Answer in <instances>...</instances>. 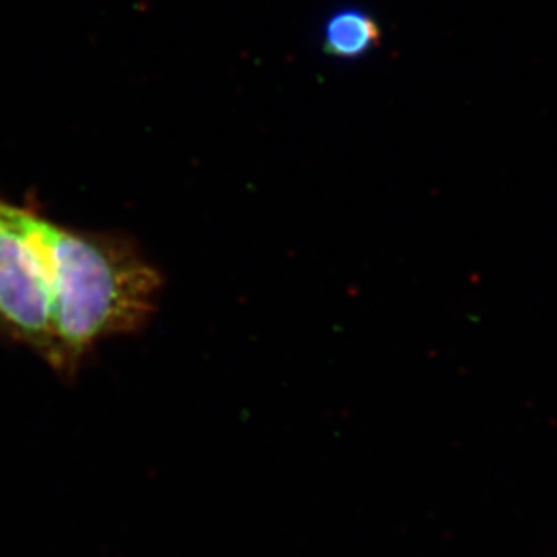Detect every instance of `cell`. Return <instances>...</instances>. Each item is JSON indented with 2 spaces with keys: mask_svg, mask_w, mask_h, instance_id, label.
Segmentation results:
<instances>
[{
  "mask_svg": "<svg viewBox=\"0 0 557 557\" xmlns=\"http://www.w3.org/2000/svg\"><path fill=\"white\" fill-rule=\"evenodd\" d=\"M11 213L48 271L59 370L67 372L96 343L137 331L153 314L161 280L128 246L71 232L18 206Z\"/></svg>",
  "mask_w": 557,
  "mask_h": 557,
  "instance_id": "cell-1",
  "label": "cell"
},
{
  "mask_svg": "<svg viewBox=\"0 0 557 557\" xmlns=\"http://www.w3.org/2000/svg\"><path fill=\"white\" fill-rule=\"evenodd\" d=\"M0 331L59 370L48 271L4 200H0Z\"/></svg>",
  "mask_w": 557,
  "mask_h": 557,
  "instance_id": "cell-2",
  "label": "cell"
},
{
  "mask_svg": "<svg viewBox=\"0 0 557 557\" xmlns=\"http://www.w3.org/2000/svg\"><path fill=\"white\" fill-rule=\"evenodd\" d=\"M381 29L373 16L361 10H343L326 22L325 51L342 59H354L369 53L379 42Z\"/></svg>",
  "mask_w": 557,
  "mask_h": 557,
  "instance_id": "cell-3",
  "label": "cell"
}]
</instances>
